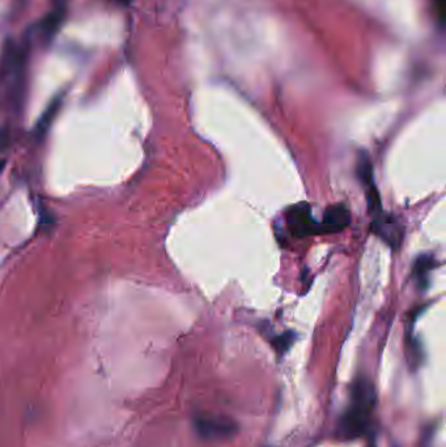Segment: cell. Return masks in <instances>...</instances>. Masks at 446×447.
<instances>
[{
    "label": "cell",
    "instance_id": "cell-1",
    "mask_svg": "<svg viewBox=\"0 0 446 447\" xmlns=\"http://www.w3.org/2000/svg\"><path fill=\"white\" fill-rule=\"evenodd\" d=\"M374 403V390L365 378L357 380L352 389V405L343 414L338 425L339 439H356L368 429L370 414Z\"/></svg>",
    "mask_w": 446,
    "mask_h": 447
},
{
    "label": "cell",
    "instance_id": "cell-2",
    "mask_svg": "<svg viewBox=\"0 0 446 447\" xmlns=\"http://www.w3.org/2000/svg\"><path fill=\"white\" fill-rule=\"evenodd\" d=\"M26 63L25 51L11 46L6 50L3 56L1 78L7 83L10 96L13 103H19L22 97V81H23L24 67Z\"/></svg>",
    "mask_w": 446,
    "mask_h": 447
},
{
    "label": "cell",
    "instance_id": "cell-3",
    "mask_svg": "<svg viewBox=\"0 0 446 447\" xmlns=\"http://www.w3.org/2000/svg\"><path fill=\"white\" fill-rule=\"evenodd\" d=\"M286 221L290 235L297 238L321 235L320 223L313 217L312 207L308 203H297L286 212Z\"/></svg>",
    "mask_w": 446,
    "mask_h": 447
},
{
    "label": "cell",
    "instance_id": "cell-4",
    "mask_svg": "<svg viewBox=\"0 0 446 447\" xmlns=\"http://www.w3.org/2000/svg\"><path fill=\"white\" fill-rule=\"evenodd\" d=\"M373 217H374L372 221L373 233L381 237V239L385 241L391 247L399 246L403 239V229L401 224L395 220V217L383 211Z\"/></svg>",
    "mask_w": 446,
    "mask_h": 447
},
{
    "label": "cell",
    "instance_id": "cell-5",
    "mask_svg": "<svg viewBox=\"0 0 446 447\" xmlns=\"http://www.w3.org/2000/svg\"><path fill=\"white\" fill-rule=\"evenodd\" d=\"M351 223V213L345 204H334L324 210L321 235H335L345 230Z\"/></svg>",
    "mask_w": 446,
    "mask_h": 447
},
{
    "label": "cell",
    "instance_id": "cell-6",
    "mask_svg": "<svg viewBox=\"0 0 446 447\" xmlns=\"http://www.w3.org/2000/svg\"><path fill=\"white\" fill-rule=\"evenodd\" d=\"M197 432L204 438H224L231 436L236 430V425L215 416H197L195 420Z\"/></svg>",
    "mask_w": 446,
    "mask_h": 447
},
{
    "label": "cell",
    "instance_id": "cell-7",
    "mask_svg": "<svg viewBox=\"0 0 446 447\" xmlns=\"http://www.w3.org/2000/svg\"><path fill=\"white\" fill-rule=\"evenodd\" d=\"M60 108H62V97H56L47 106V109L42 114V117L40 118L38 124L35 126V130H34V136H35L37 140H41L42 137H45V135L47 134L49 128L51 127V124L54 122V119H56L58 112L60 110Z\"/></svg>",
    "mask_w": 446,
    "mask_h": 447
},
{
    "label": "cell",
    "instance_id": "cell-8",
    "mask_svg": "<svg viewBox=\"0 0 446 447\" xmlns=\"http://www.w3.org/2000/svg\"><path fill=\"white\" fill-rule=\"evenodd\" d=\"M65 19V8L63 7H58L54 11L50 12L44 22L41 24V28L40 31L44 33V35H46L47 38L53 37L56 31L59 29L60 24L63 22Z\"/></svg>",
    "mask_w": 446,
    "mask_h": 447
},
{
    "label": "cell",
    "instance_id": "cell-9",
    "mask_svg": "<svg viewBox=\"0 0 446 447\" xmlns=\"http://www.w3.org/2000/svg\"><path fill=\"white\" fill-rule=\"evenodd\" d=\"M435 259L429 255H422L418 258L415 263V275L416 279L420 281V285H425V278H428V272L435 267Z\"/></svg>",
    "mask_w": 446,
    "mask_h": 447
},
{
    "label": "cell",
    "instance_id": "cell-10",
    "mask_svg": "<svg viewBox=\"0 0 446 447\" xmlns=\"http://www.w3.org/2000/svg\"><path fill=\"white\" fill-rule=\"evenodd\" d=\"M11 144V133L8 128H0V152H4Z\"/></svg>",
    "mask_w": 446,
    "mask_h": 447
},
{
    "label": "cell",
    "instance_id": "cell-11",
    "mask_svg": "<svg viewBox=\"0 0 446 447\" xmlns=\"http://www.w3.org/2000/svg\"><path fill=\"white\" fill-rule=\"evenodd\" d=\"M437 1V8L438 11H443V7H444V0H436Z\"/></svg>",
    "mask_w": 446,
    "mask_h": 447
},
{
    "label": "cell",
    "instance_id": "cell-12",
    "mask_svg": "<svg viewBox=\"0 0 446 447\" xmlns=\"http://www.w3.org/2000/svg\"><path fill=\"white\" fill-rule=\"evenodd\" d=\"M117 3H119V4H122V6H126V4H129L131 0H115Z\"/></svg>",
    "mask_w": 446,
    "mask_h": 447
},
{
    "label": "cell",
    "instance_id": "cell-13",
    "mask_svg": "<svg viewBox=\"0 0 446 447\" xmlns=\"http://www.w3.org/2000/svg\"><path fill=\"white\" fill-rule=\"evenodd\" d=\"M4 167H6V161L3 160V162H0V174H1V171H3Z\"/></svg>",
    "mask_w": 446,
    "mask_h": 447
}]
</instances>
